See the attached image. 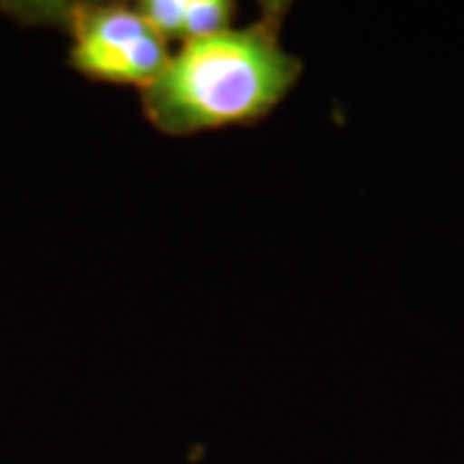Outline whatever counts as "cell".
I'll list each match as a JSON object with an SVG mask.
<instances>
[{"instance_id": "obj_1", "label": "cell", "mask_w": 464, "mask_h": 464, "mask_svg": "<svg viewBox=\"0 0 464 464\" xmlns=\"http://www.w3.org/2000/svg\"><path fill=\"white\" fill-rule=\"evenodd\" d=\"M286 3H264L246 29L186 42L142 88V111L170 137L246 127L271 114L297 83L302 63L282 47Z\"/></svg>"}, {"instance_id": "obj_4", "label": "cell", "mask_w": 464, "mask_h": 464, "mask_svg": "<svg viewBox=\"0 0 464 464\" xmlns=\"http://www.w3.org/2000/svg\"><path fill=\"white\" fill-rule=\"evenodd\" d=\"M137 11L166 42L183 39L186 0H145V3H137Z\"/></svg>"}, {"instance_id": "obj_2", "label": "cell", "mask_w": 464, "mask_h": 464, "mask_svg": "<svg viewBox=\"0 0 464 464\" xmlns=\"http://www.w3.org/2000/svg\"><path fill=\"white\" fill-rule=\"evenodd\" d=\"M0 14L21 26L70 36V67L96 83L148 88L168 65V42L137 3L99 0H3Z\"/></svg>"}, {"instance_id": "obj_3", "label": "cell", "mask_w": 464, "mask_h": 464, "mask_svg": "<svg viewBox=\"0 0 464 464\" xmlns=\"http://www.w3.org/2000/svg\"><path fill=\"white\" fill-rule=\"evenodd\" d=\"M235 14V3L230 0H186L183 16V44L215 36L230 29V18Z\"/></svg>"}]
</instances>
